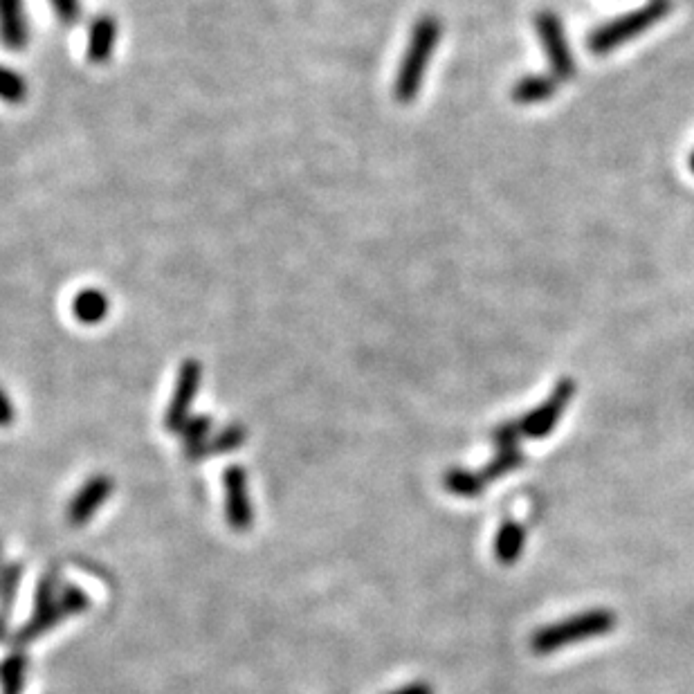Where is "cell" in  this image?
<instances>
[{
  "label": "cell",
  "instance_id": "1",
  "mask_svg": "<svg viewBox=\"0 0 694 694\" xmlns=\"http://www.w3.org/2000/svg\"><path fill=\"white\" fill-rule=\"evenodd\" d=\"M441 32L443 27L436 16H423L414 25L412 39H409L405 57L400 61V70L394 84V97L400 104H409L418 97L425 79V70L434 57L438 41H441Z\"/></svg>",
  "mask_w": 694,
  "mask_h": 694
},
{
  "label": "cell",
  "instance_id": "2",
  "mask_svg": "<svg viewBox=\"0 0 694 694\" xmlns=\"http://www.w3.org/2000/svg\"><path fill=\"white\" fill-rule=\"evenodd\" d=\"M616 614L611 609H591L578 614L573 618H566L562 623L546 625L540 632H535L531 638V650L533 654H553L562 647L587 641V638H596L602 634L614 632L616 627Z\"/></svg>",
  "mask_w": 694,
  "mask_h": 694
},
{
  "label": "cell",
  "instance_id": "3",
  "mask_svg": "<svg viewBox=\"0 0 694 694\" xmlns=\"http://www.w3.org/2000/svg\"><path fill=\"white\" fill-rule=\"evenodd\" d=\"M670 7V0H650V3L641 9H634V12L614 18V21L598 27V30L589 36V50L593 54H609L611 50H616L618 45L636 39L638 34H643L645 30H650L652 25L663 21V18L668 16Z\"/></svg>",
  "mask_w": 694,
  "mask_h": 694
},
{
  "label": "cell",
  "instance_id": "4",
  "mask_svg": "<svg viewBox=\"0 0 694 694\" xmlns=\"http://www.w3.org/2000/svg\"><path fill=\"white\" fill-rule=\"evenodd\" d=\"M90 607V598L86 596V591H81L77 584H63L59 591V598L52 607H48L41 614H32V618L21 627V632L16 634L18 645H27L41 638L43 634L52 632L54 627L63 623L66 618L79 616Z\"/></svg>",
  "mask_w": 694,
  "mask_h": 694
},
{
  "label": "cell",
  "instance_id": "5",
  "mask_svg": "<svg viewBox=\"0 0 694 694\" xmlns=\"http://www.w3.org/2000/svg\"><path fill=\"white\" fill-rule=\"evenodd\" d=\"M200 382H203V364L198 360H185L178 369V380L173 387V396L169 400L167 416H164V427L171 434H180L182 425L189 420L191 405L198 396Z\"/></svg>",
  "mask_w": 694,
  "mask_h": 694
},
{
  "label": "cell",
  "instance_id": "6",
  "mask_svg": "<svg viewBox=\"0 0 694 694\" xmlns=\"http://www.w3.org/2000/svg\"><path fill=\"white\" fill-rule=\"evenodd\" d=\"M575 396V382L571 378H562L557 382L555 389L551 391V396L546 398V403L533 409L531 414H526L524 418L517 420L519 432L526 438H544L553 432V427L557 425V420L562 418L566 405L571 403V398Z\"/></svg>",
  "mask_w": 694,
  "mask_h": 694
},
{
  "label": "cell",
  "instance_id": "7",
  "mask_svg": "<svg viewBox=\"0 0 694 694\" xmlns=\"http://www.w3.org/2000/svg\"><path fill=\"white\" fill-rule=\"evenodd\" d=\"M535 30L540 34V41L546 50V57L551 61L553 77L557 81H566L575 77V59L566 43L564 27L553 12H542L535 16Z\"/></svg>",
  "mask_w": 694,
  "mask_h": 694
},
{
  "label": "cell",
  "instance_id": "8",
  "mask_svg": "<svg viewBox=\"0 0 694 694\" xmlns=\"http://www.w3.org/2000/svg\"><path fill=\"white\" fill-rule=\"evenodd\" d=\"M225 517L234 531L245 533L254 524V508L248 492V474L241 465H230L223 474Z\"/></svg>",
  "mask_w": 694,
  "mask_h": 694
},
{
  "label": "cell",
  "instance_id": "9",
  "mask_svg": "<svg viewBox=\"0 0 694 694\" xmlns=\"http://www.w3.org/2000/svg\"><path fill=\"white\" fill-rule=\"evenodd\" d=\"M113 490L115 481L108 477V474H95V477H90L84 486L77 490V495L70 499L66 508V522L72 528L86 526L97 510L111 499Z\"/></svg>",
  "mask_w": 694,
  "mask_h": 694
},
{
  "label": "cell",
  "instance_id": "10",
  "mask_svg": "<svg viewBox=\"0 0 694 694\" xmlns=\"http://www.w3.org/2000/svg\"><path fill=\"white\" fill-rule=\"evenodd\" d=\"M117 41V23L111 14H99L93 18V23L88 27V43H86V57L95 66L111 61L113 48Z\"/></svg>",
  "mask_w": 694,
  "mask_h": 694
},
{
  "label": "cell",
  "instance_id": "11",
  "mask_svg": "<svg viewBox=\"0 0 694 694\" xmlns=\"http://www.w3.org/2000/svg\"><path fill=\"white\" fill-rule=\"evenodd\" d=\"M27 18L23 0H0V41L9 50H23L27 45Z\"/></svg>",
  "mask_w": 694,
  "mask_h": 694
},
{
  "label": "cell",
  "instance_id": "12",
  "mask_svg": "<svg viewBox=\"0 0 694 694\" xmlns=\"http://www.w3.org/2000/svg\"><path fill=\"white\" fill-rule=\"evenodd\" d=\"M245 438H248L245 427L241 423H232L223 427L221 432H216L214 436H209L207 441L200 447H196L194 452H187V459L203 461V459H209V456H223V454L236 452L245 443Z\"/></svg>",
  "mask_w": 694,
  "mask_h": 694
},
{
  "label": "cell",
  "instance_id": "13",
  "mask_svg": "<svg viewBox=\"0 0 694 694\" xmlns=\"http://www.w3.org/2000/svg\"><path fill=\"white\" fill-rule=\"evenodd\" d=\"M111 310V301L97 288H86L77 292V297L72 299V315H75L81 324L95 326L102 322Z\"/></svg>",
  "mask_w": 694,
  "mask_h": 694
},
{
  "label": "cell",
  "instance_id": "14",
  "mask_svg": "<svg viewBox=\"0 0 694 694\" xmlns=\"http://www.w3.org/2000/svg\"><path fill=\"white\" fill-rule=\"evenodd\" d=\"M526 542V528L517 522H504L499 526L497 537H495V555L499 564H515L519 560V555L524 551Z\"/></svg>",
  "mask_w": 694,
  "mask_h": 694
},
{
  "label": "cell",
  "instance_id": "15",
  "mask_svg": "<svg viewBox=\"0 0 694 694\" xmlns=\"http://www.w3.org/2000/svg\"><path fill=\"white\" fill-rule=\"evenodd\" d=\"M555 93H557V79L544 77V75L524 77L513 86V99L522 106L546 102V99H551Z\"/></svg>",
  "mask_w": 694,
  "mask_h": 694
},
{
  "label": "cell",
  "instance_id": "16",
  "mask_svg": "<svg viewBox=\"0 0 694 694\" xmlns=\"http://www.w3.org/2000/svg\"><path fill=\"white\" fill-rule=\"evenodd\" d=\"M25 670L27 656L23 652L9 654L7 659L0 663V688H3V694H23Z\"/></svg>",
  "mask_w": 694,
  "mask_h": 694
},
{
  "label": "cell",
  "instance_id": "17",
  "mask_svg": "<svg viewBox=\"0 0 694 694\" xmlns=\"http://www.w3.org/2000/svg\"><path fill=\"white\" fill-rule=\"evenodd\" d=\"M443 486L456 497H479L481 492H486L488 483L481 479V474L454 468L443 477Z\"/></svg>",
  "mask_w": 694,
  "mask_h": 694
},
{
  "label": "cell",
  "instance_id": "18",
  "mask_svg": "<svg viewBox=\"0 0 694 694\" xmlns=\"http://www.w3.org/2000/svg\"><path fill=\"white\" fill-rule=\"evenodd\" d=\"M63 587L61 582V569L57 564L50 566L48 571L43 573V578L36 584V593H34V611L32 614H41L48 607H52L54 602L59 598V591Z\"/></svg>",
  "mask_w": 694,
  "mask_h": 694
},
{
  "label": "cell",
  "instance_id": "19",
  "mask_svg": "<svg viewBox=\"0 0 694 694\" xmlns=\"http://www.w3.org/2000/svg\"><path fill=\"white\" fill-rule=\"evenodd\" d=\"M524 461L526 459H524V454H522V450H519V447H513V450H499L495 459H492L488 465H483V470L479 474H481L483 481L490 483L495 479L506 477L508 472L522 468Z\"/></svg>",
  "mask_w": 694,
  "mask_h": 694
},
{
  "label": "cell",
  "instance_id": "20",
  "mask_svg": "<svg viewBox=\"0 0 694 694\" xmlns=\"http://www.w3.org/2000/svg\"><path fill=\"white\" fill-rule=\"evenodd\" d=\"M23 580V564L21 562H12L3 566V575H0V614L7 618L9 611H12L16 596H18V587H21Z\"/></svg>",
  "mask_w": 694,
  "mask_h": 694
},
{
  "label": "cell",
  "instance_id": "21",
  "mask_svg": "<svg viewBox=\"0 0 694 694\" xmlns=\"http://www.w3.org/2000/svg\"><path fill=\"white\" fill-rule=\"evenodd\" d=\"M212 418L209 416H189V420L180 429L182 441H185V454L194 452L212 436Z\"/></svg>",
  "mask_w": 694,
  "mask_h": 694
},
{
  "label": "cell",
  "instance_id": "22",
  "mask_svg": "<svg viewBox=\"0 0 694 694\" xmlns=\"http://www.w3.org/2000/svg\"><path fill=\"white\" fill-rule=\"evenodd\" d=\"M27 97L25 79L12 68L0 66V99L7 104H21Z\"/></svg>",
  "mask_w": 694,
  "mask_h": 694
},
{
  "label": "cell",
  "instance_id": "23",
  "mask_svg": "<svg viewBox=\"0 0 694 694\" xmlns=\"http://www.w3.org/2000/svg\"><path fill=\"white\" fill-rule=\"evenodd\" d=\"M522 432H519L517 420H510V423H504L495 427V432H492V441H495L497 450H513V447H519V441H522Z\"/></svg>",
  "mask_w": 694,
  "mask_h": 694
},
{
  "label": "cell",
  "instance_id": "24",
  "mask_svg": "<svg viewBox=\"0 0 694 694\" xmlns=\"http://www.w3.org/2000/svg\"><path fill=\"white\" fill-rule=\"evenodd\" d=\"M50 5L63 25H75L81 16L79 0H50Z\"/></svg>",
  "mask_w": 694,
  "mask_h": 694
},
{
  "label": "cell",
  "instance_id": "25",
  "mask_svg": "<svg viewBox=\"0 0 694 694\" xmlns=\"http://www.w3.org/2000/svg\"><path fill=\"white\" fill-rule=\"evenodd\" d=\"M14 418H16V412H14L12 400H9L5 391L0 389V427L12 425V423H14Z\"/></svg>",
  "mask_w": 694,
  "mask_h": 694
},
{
  "label": "cell",
  "instance_id": "26",
  "mask_svg": "<svg viewBox=\"0 0 694 694\" xmlns=\"http://www.w3.org/2000/svg\"><path fill=\"white\" fill-rule=\"evenodd\" d=\"M387 694H434V688L425 681H416V683H409V686H405V688H398V690L387 692Z\"/></svg>",
  "mask_w": 694,
  "mask_h": 694
},
{
  "label": "cell",
  "instance_id": "27",
  "mask_svg": "<svg viewBox=\"0 0 694 694\" xmlns=\"http://www.w3.org/2000/svg\"><path fill=\"white\" fill-rule=\"evenodd\" d=\"M5 638H7V620L3 614H0V641H5Z\"/></svg>",
  "mask_w": 694,
  "mask_h": 694
},
{
  "label": "cell",
  "instance_id": "28",
  "mask_svg": "<svg viewBox=\"0 0 694 694\" xmlns=\"http://www.w3.org/2000/svg\"><path fill=\"white\" fill-rule=\"evenodd\" d=\"M690 171L694 173V151H692V155H690Z\"/></svg>",
  "mask_w": 694,
  "mask_h": 694
},
{
  "label": "cell",
  "instance_id": "29",
  "mask_svg": "<svg viewBox=\"0 0 694 694\" xmlns=\"http://www.w3.org/2000/svg\"><path fill=\"white\" fill-rule=\"evenodd\" d=\"M0 555H3V546H0ZM3 566H5V564L0 562V575H3Z\"/></svg>",
  "mask_w": 694,
  "mask_h": 694
}]
</instances>
